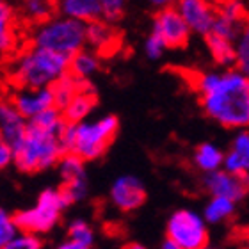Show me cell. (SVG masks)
I'll return each mask as SVG.
<instances>
[{"instance_id": "6da1fadb", "label": "cell", "mask_w": 249, "mask_h": 249, "mask_svg": "<svg viewBox=\"0 0 249 249\" xmlns=\"http://www.w3.org/2000/svg\"><path fill=\"white\" fill-rule=\"evenodd\" d=\"M208 118L226 128H246L249 123V80L239 70L224 73H191Z\"/></svg>"}, {"instance_id": "7a4b0ae2", "label": "cell", "mask_w": 249, "mask_h": 249, "mask_svg": "<svg viewBox=\"0 0 249 249\" xmlns=\"http://www.w3.org/2000/svg\"><path fill=\"white\" fill-rule=\"evenodd\" d=\"M120 130V120L116 116H104L96 121L64 124L61 134V146L64 153H75L82 160L91 162L105 155Z\"/></svg>"}, {"instance_id": "3957f363", "label": "cell", "mask_w": 249, "mask_h": 249, "mask_svg": "<svg viewBox=\"0 0 249 249\" xmlns=\"http://www.w3.org/2000/svg\"><path fill=\"white\" fill-rule=\"evenodd\" d=\"M13 166L25 175H34L55 167L64 150L61 146V135L39 128L27 121V130L15 146Z\"/></svg>"}, {"instance_id": "277c9868", "label": "cell", "mask_w": 249, "mask_h": 249, "mask_svg": "<svg viewBox=\"0 0 249 249\" xmlns=\"http://www.w3.org/2000/svg\"><path fill=\"white\" fill-rule=\"evenodd\" d=\"M70 57L50 48L31 47L16 59L11 70V80L16 88H48L68 71Z\"/></svg>"}, {"instance_id": "5b68a950", "label": "cell", "mask_w": 249, "mask_h": 249, "mask_svg": "<svg viewBox=\"0 0 249 249\" xmlns=\"http://www.w3.org/2000/svg\"><path fill=\"white\" fill-rule=\"evenodd\" d=\"M73 205L71 197L62 187H48L39 192L36 203L29 208L13 213L20 231L34 235H47L61 223L62 213Z\"/></svg>"}, {"instance_id": "8992f818", "label": "cell", "mask_w": 249, "mask_h": 249, "mask_svg": "<svg viewBox=\"0 0 249 249\" xmlns=\"http://www.w3.org/2000/svg\"><path fill=\"white\" fill-rule=\"evenodd\" d=\"M32 41L36 47L50 48L53 52L71 57L86 45V23L68 16L50 18L48 21L37 25Z\"/></svg>"}, {"instance_id": "52a82bcc", "label": "cell", "mask_w": 249, "mask_h": 249, "mask_svg": "<svg viewBox=\"0 0 249 249\" xmlns=\"http://www.w3.org/2000/svg\"><path fill=\"white\" fill-rule=\"evenodd\" d=\"M166 231L171 240H175L180 249H201L210 242L208 224L201 213L191 208H180L167 221Z\"/></svg>"}, {"instance_id": "ba28073f", "label": "cell", "mask_w": 249, "mask_h": 249, "mask_svg": "<svg viewBox=\"0 0 249 249\" xmlns=\"http://www.w3.org/2000/svg\"><path fill=\"white\" fill-rule=\"evenodd\" d=\"M61 177V187L70 194L73 203L84 201L89 192V178L86 173V160L75 153H62L55 164Z\"/></svg>"}, {"instance_id": "9c48e42d", "label": "cell", "mask_w": 249, "mask_h": 249, "mask_svg": "<svg viewBox=\"0 0 249 249\" xmlns=\"http://www.w3.org/2000/svg\"><path fill=\"white\" fill-rule=\"evenodd\" d=\"M153 31L162 37L167 48H183L189 43L191 31L177 7H160L153 16Z\"/></svg>"}, {"instance_id": "30bf717a", "label": "cell", "mask_w": 249, "mask_h": 249, "mask_svg": "<svg viewBox=\"0 0 249 249\" xmlns=\"http://www.w3.org/2000/svg\"><path fill=\"white\" fill-rule=\"evenodd\" d=\"M110 203L114 205L120 212H135L146 203V187L139 178L134 175H123L118 177L110 185L109 192Z\"/></svg>"}, {"instance_id": "8fae6325", "label": "cell", "mask_w": 249, "mask_h": 249, "mask_svg": "<svg viewBox=\"0 0 249 249\" xmlns=\"http://www.w3.org/2000/svg\"><path fill=\"white\" fill-rule=\"evenodd\" d=\"M203 187L210 196H223L240 203L248 196V175H233L221 167L217 171L205 173Z\"/></svg>"}, {"instance_id": "7c38bea8", "label": "cell", "mask_w": 249, "mask_h": 249, "mask_svg": "<svg viewBox=\"0 0 249 249\" xmlns=\"http://www.w3.org/2000/svg\"><path fill=\"white\" fill-rule=\"evenodd\" d=\"M177 9L189 31L201 36L212 31V23L215 20V5L212 0H178Z\"/></svg>"}, {"instance_id": "4fadbf2b", "label": "cell", "mask_w": 249, "mask_h": 249, "mask_svg": "<svg viewBox=\"0 0 249 249\" xmlns=\"http://www.w3.org/2000/svg\"><path fill=\"white\" fill-rule=\"evenodd\" d=\"M9 98L27 121L43 110L53 107L50 88H16Z\"/></svg>"}, {"instance_id": "5bb4252c", "label": "cell", "mask_w": 249, "mask_h": 249, "mask_svg": "<svg viewBox=\"0 0 249 249\" xmlns=\"http://www.w3.org/2000/svg\"><path fill=\"white\" fill-rule=\"evenodd\" d=\"M120 32L116 31L110 21L102 18L86 23V43L93 47V52L98 57L112 55L120 48Z\"/></svg>"}, {"instance_id": "9a60e30c", "label": "cell", "mask_w": 249, "mask_h": 249, "mask_svg": "<svg viewBox=\"0 0 249 249\" xmlns=\"http://www.w3.org/2000/svg\"><path fill=\"white\" fill-rule=\"evenodd\" d=\"M96 104H98L96 89H94L93 84L89 82V78H84L77 94L61 109L62 118L68 123H80L93 112Z\"/></svg>"}, {"instance_id": "2e32d148", "label": "cell", "mask_w": 249, "mask_h": 249, "mask_svg": "<svg viewBox=\"0 0 249 249\" xmlns=\"http://www.w3.org/2000/svg\"><path fill=\"white\" fill-rule=\"evenodd\" d=\"M27 130V120L18 112L9 96L0 98V139L15 146Z\"/></svg>"}, {"instance_id": "e0dca14e", "label": "cell", "mask_w": 249, "mask_h": 249, "mask_svg": "<svg viewBox=\"0 0 249 249\" xmlns=\"http://www.w3.org/2000/svg\"><path fill=\"white\" fill-rule=\"evenodd\" d=\"M223 169L233 175H248L249 171V134L248 130L240 128L233 137L231 148L224 153Z\"/></svg>"}, {"instance_id": "ac0fdd59", "label": "cell", "mask_w": 249, "mask_h": 249, "mask_svg": "<svg viewBox=\"0 0 249 249\" xmlns=\"http://www.w3.org/2000/svg\"><path fill=\"white\" fill-rule=\"evenodd\" d=\"M18 45V20L7 0H0V55H7Z\"/></svg>"}, {"instance_id": "d6986e66", "label": "cell", "mask_w": 249, "mask_h": 249, "mask_svg": "<svg viewBox=\"0 0 249 249\" xmlns=\"http://www.w3.org/2000/svg\"><path fill=\"white\" fill-rule=\"evenodd\" d=\"M57 5L64 16L75 18L84 23L102 18L100 0H59Z\"/></svg>"}, {"instance_id": "ffe728a7", "label": "cell", "mask_w": 249, "mask_h": 249, "mask_svg": "<svg viewBox=\"0 0 249 249\" xmlns=\"http://www.w3.org/2000/svg\"><path fill=\"white\" fill-rule=\"evenodd\" d=\"M239 203L231 201L228 197L223 196H210L208 203L203 208V219L207 221V224H221L226 223L228 219L235 215Z\"/></svg>"}, {"instance_id": "44dd1931", "label": "cell", "mask_w": 249, "mask_h": 249, "mask_svg": "<svg viewBox=\"0 0 249 249\" xmlns=\"http://www.w3.org/2000/svg\"><path fill=\"white\" fill-rule=\"evenodd\" d=\"M84 78L73 77L71 73H64L59 78H55L48 88L52 91V98H53V107H57L59 110L64 107V105L70 102V100L77 94V91L82 86Z\"/></svg>"}, {"instance_id": "7402d4cb", "label": "cell", "mask_w": 249, "mask_h": 249, "mask_svg": "<svg viewBox=\"0 0 249 249\" xmlns=\"http://www.w3.org/2000/svg\"><path fill=\"white\" fill-rule=\"evenodd\" d=\"M207 39V47L210 55L213 57V61L221 64V66L231 68L235 66V45L233 41H230L226 37H221L213 32L205 34Z\"/></svg>"}, {"instance_id": "603a6c76", "label": "cell", "mask_w": 249, "mask_h": 249, "mask_svg": "<svg viewBox=\"0 0 249 249\" xmlns=\"http://www.w3.org/2000/svg\"><path fill=\"white\" fill-rule=\"evenodd\" d=\"M100 70V57L94 52L80 48L70 57L68 62V73H71L77 78H89Z\"/></svg>"}, {"instance_id": "cb8c5ba5", "label": "cell", "mask_w": 249, "mask_h": 249, "mask_svg": "<svg viewBox=\"0 0 249 249\" xmlns=\"http://www.w3.org/2000/svg\"><path fill=\"white\" fill-rule=\"evenodd\" d=\"M224 151L212 142H203L194 151V164L199 171L212 173L223 167Z\"/></svg>"}, {"instance_id": "d4e9b609", "label": "cell", "mask_w": 249, "mask_h": 249, "mask_svg": "<svg viewBox=\"0 0 249 249\" xmlns=\"http://www.w3.org/2000/svg\"><path fill=\"white\" fill-rule=\"evenodd\" d=\"M57 0H23V16L32 25H41L53 18L59 9Z\"/></svg>"}, {"instance_id": "484cf974", "label": "cell", "mask_w": 249, "mask_h": 249, "mask_svg": "<svg viewBox=\"0 0 249 249\" xmlns=\"http://www.w3.org/2000/svg\"><path fill=\"white\" fill-rule=\"evenodd\" d=\"M213 5H215V13L219 16H224L228 20L246 25L248 9L242 0H213Z\"/></svg>"}, {"instance_id": "4316f807", "label": "cell", "mask_w": 249, "mask_h": 249, "mask_svg": "<svg viewBox=\"0 0 249 249\" xmlns=\"http://www.w3.org/2000/svg\"><path fill=\"white\" fill-rule=\"evenodd\" d=\"M68 239L75 240L78 244L91 248L94 242V230L86 219H73L68 224Z\"/></svg>"}, {"instance_id": "83f0119b", "label": "cell", "mask_w": 249, "mask_h": 249, "mask_svg": "<svg viewBox=\"0 0 249 249\" xmlns=\"http://www.w3.org/2000/svg\"><path fill=\"white\" fill-rule=\"evenodd\" d=\"M244 29H246L244 23L231 21V20H228V18L219 16L217 13H215V20H213L212 31L210 32H213V34H217V36H221V37H226V39H230V41H235Z\"/></svg>"}, {"instance_id": "f1b7e54d", "label": "cell", "mask_w": 249, "mask_h": 249, "mask_svg": "<svg viewBox=\"0 0 249 249\" xmlns=\"http://www.w3.org/2000/svg\"><path fill=\"white\" fill-rule=\"evenodd\" d=\"M235 66L239 71L248 75L249 71V32L248 27L240 32L239 37L235 39Z\"/></svg>"}, {"instance_id": "f546056e", "label": "cell", "mask_w": 249, "mask_h": 249, "mask_svg": "<svg viewBox=\"0 0 249 249\" xmlns=\"http://www.w3.org/2000/svg\"><path fill=\"white\" fill-rule=\"evenodd\" d=\"M0 249H43V240L39 235L18 231L7 244H4Z\"/></svg>"}, {"instance_id": "4dcf8cb0", "label": "cell", "mask_w": 249, "mask_h": 249, "mask_svg": "<svg viewBox=\"0 0 249 249\" xmlns=\"http://www.w3.org/2000/svg\"><path fill=\"white\" fill-rule=\"evenodd\" d=\"M18 231L20 230L16 226L13 213H9L7 210H4V208L0 207V248L4 244H7Z\"/></svg>"}, {"instance_id": "1f68e13d", "label": "cell", "mask_w": 249, "mask_h": 249, "mask_svg": "<svg viewBox=\"0 0 249 249\" xmlns=\"http://www.w3.org/2000/svg\"><path fill=\"white\" fill-rule=\"evenodd\" d=\"M102 5V18L105 21H114L121 20L124 13V0H100Z\"/></svg>"}, {"instance_id": "d6a6232c", "label": "cell", "mask_w": 249, "mask_h": 249, "mask_svg": "<svg viewBox=\"0 0 249 249\" xmlns=\"http://www.w3.org/2000/svg\"><path fill=\"white\" fill-rule=\"evenodd\" d=\"M166 43L162 41V37L157 34L155 31H151V34L148 36L144 43V52L146 55L151 59V61H155V59H160L166 52Z\"/></svg>"}, {"instance_id": "836d02e7", "label": "cell", "mask_w": 249, "mask_h": 249, "mask_svg": "<svg viewBox=\"0 0 249 249\" xmlns=\"http://www.w3.org/2000/svg\"><path fill=\"white\" fill-rule=\"evenodd\" d=\"M13 159H15V150L9 142H5L4 139H0V171L7 169L13 166Z\"/></svg>"}, {"instance_id": "e575fe53", "label": "cell", "mask_w": 249, "mask_h": 249, "mask_svg": "<svg viewBox=\"0 0 249 249\" xmlns=\"http://www.w3.org/2000/svg\"><path fill=\"white\" fill-rule=\"evenodd\" d=\"M53 249H91V248L78 244V242H75V240H71V239H66V240H62L61 244L55 246Z\"/></svg>"}, {"instance_id": "d590c367", "label": "cell", "mask_w": 249, "mask_h": 249, "mask_svg": "<svg viewBox=\"0 0 249 249\" xmlns=\"http://www.w3.org/2000/svg\"><path fill=\"white\" fill-rule=\"evenodd\" d=\"M160 249H180V246H178L177 242H175V240L169 239V237H166V239L162 240Z\"/></svg>"}, {"instance_id": "8d00e7d4", "label": "cell", "mask_w": 249, "mask_h": 249, "mask_svg": "<svg viewBox=\"0 0 249 249\" xmlns=\"http://www.w3.org/2000/svg\"><path fill=\"white\" fill-rule=\"evenodd\" d=\"M150 2L155 5V7H159V9H160V7H167V5H171L175 0H150Z\"/></svg>"}, {"instance_id": "74e56055", "label": "cell", "mask_w": 249, "mask_h": 249, "mask_svg": "<svg viewBox=\"0 0 249 249\" xmlns=\"http://www.w3.org/2000/svg\"><path fill=\"white\" fill-rule=\"evenodd\" d=\"M123 249H146L142 244H139V242H130V244H126Z\"/></svg>"}, {"instance_id": "f35d334b", "label": "cell", "mask_w": 249, "mask_h": 249, "mask_svg": "<svg viewBox=\"0 0 249 249\" xmlns=\"http://www.w3.org/2000/svg\"><path fill=\"white\" fill-rule=\"evenodd\" d=\"M201 249H210V246H207V248H201Z\"/></svg>"}, {"instance_id": "ab89813d", "label": "cell", "mask_w": 249, "mask_h": 249, "mask_svg": "<svg viewBox=\"0 0 249 249\" xmlns=\"http://www.w3.org/2000/svg\"><path fill=\"white\" fill-rule=\"evenodd\" d=\"M212 2H213V0H212Z\"/></svg>"}]
</instances>
